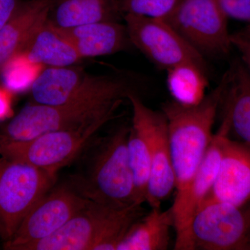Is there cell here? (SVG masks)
<instances>
[{
	"instance_id": "obj_22",
	"label": "cell",
	"mask_w": 250,
	"mask_h": 250,
	"mask_svg": "<svg viewBox=\"0 0 250 250\" xmlns=\"http://www.w3.org/2000/svg\"><path fill=\"white\" fill-rule=\"evenodd\" d=\"M129 165L134 178L136 198L140 205L146 202L152 169L150 148L142 128L132 121L127 139Z\"/></svg>"
},
{
	"instance_id": "obj_9",
	"label": "cell",
	"mask_w": 250,
	"mask_h": 250,
	"mask_svg": "<svg viewBox=\"0 0 250 250\" xmlns=\"http://www.w3.org/2000/svg\"><path fill=\"white\" fill-rule=\"evenodd\" d=\"M130 42L159 68L166 70L187 62L205 67L203 56L195 50L165 20L125 15Z\"/></svg>"
},
{
	"instance_id": "obj_7",
	"label": "cell",
	"mask_w": 250,
	"mask_h": 250,
	"mask_svg": "<svg viewBox=\"0 0 250 250\" xmlns=\"http://www.w3.org/2000/svg\"><path fill=\"white\" fill-rule=\"evenodd\" d=\"M228 19L216 0H181L165 21L204 57H222L232 47Z\"/></svg>"
},
{
	"instance_id": "obj_2",
	"label": "cell",
	"mask_w": 250,
	"mask_h": 250,
	"mask_svg": "<svg viewBox=\"0 0 250 250\" xmlns=\"http://www.w3.org/2000/svg\"><path fill=\"white\" fill-rule=\"evenodd\" d=\"M229 72L218 86L207 94L201 103L185 106L174 100L162 106L168 131L171 156L175 177V197L171 208L174 215L182 208L194 177L213 139V127L219 106L225 99Z\"/></svg>"
},
{
	"instance_id": "obj_25",
	"label": "cell",
	"mask_w": 250,
	"mask_h": 250,
	"mask_svg": "<svg viewBox=\"0 0 250 250\" xmlns=\"http://www.w3.org/2000/svg\"><path fill=\"white\" fill-rule=\"evenodd\" d=\"M231 42L232 47L239 52L241 61L250 76V25L231 34Z\"/></svg>"
},
{
	"instance_id": "obj_14",
	"label": "cell",
	"mask_w": 250,
	"mask_h": 250,
	"mask_svg": "<svg viewBox=\"0 0 250 250\" xmlns=\"http://www.w3.org/2000/svg\"><path fill=\"white\" fill-rule=\"evenodd\" d=\"M52 1H19L12 17L0 29V71L47 22Z\"/></svg>"
},
{
	"instance_id": "obj_3",
	"label": "cell",
	"mask_w": 250,
	"mask_h": 250,
	"mask_svg": "<svg viewBox=\"0 0 250 250\" xmlns=\"http://www.w3.org/2000/svg\"><path fill=\"white\" fill-rule=\"evenodd\" d=\"M129 127L121 126L95 141L83 172L69 182L82 197L116 209L142 205L136 198L128 158Z\"/></svg>"
},
{
	"instance_id": "obj_18",
	"label": "cell",
	"mask_w": 250,
	"mask_h": 250,
	"mask_svg": "<svg viewBox=\"0 0 250 250\" xmlns=\"http://www.w3.org/2000/svg\"><path fill=\"white\" fill-rule=\"evenodd\" d=\"M172 208L163 210L152 208L129 229L116 250H166L170 243V231L174 229Z\"/></svg>"
},
{
	"instance_id": "obj_15",
	"label": "cell",
	"mask_w": 250,
	"mask_h": 250,
	"mask_svg": "<svg viewBox=\"0 0 250 250\" xmlns=\"http://www.w3.org/2000/svg\"><path fill=\"white\" fill-rule=\"evenodd\" d=\"M52 27L71 44L81 59L117 53L123 50L130 42L126 27L117 21L90 23L70 28Z\"/></svg>"
},
{
	"instance_id": "obj_13",
	"label": "cell",
	"mask_w": 250,
	"mask_h": 250,
	"mask_svg": "<svg viewBox=\"0 0 250 250\" xmlns=\"http://www.w3.org/2000/svg\"><path fill=\"white\" fill-rule=\"evenodd\" d=\"M228 136L224 138L216 180L204 203L219 202L241 206L250 200V147L231 141Z\"/></svg>"
},
{
	"instance_id": "obj_27",
	"label": "cell",
	"mask_w": 250,
	"mask_h": 250,
	"mask_svg": "<svg viewBox=\"0 0 250 250\" xmlns=\"http://www.w3.org/2000/svg\"><path fill=\"white\" fill-rule=\"evenodd\" d=\"M10 110L9 96L5 90L0 89V119L8 115Z\"/></svg>"
},
{
	"instance_id": "obj_5",
	"label": "cell",
	"mask_w": 250,
	"mask_h": 250,
	"mask_svg": "<svg viewBox=\"0 0 250 250\" xmlns=\"http://www.w3.org/2000/svg\"><path fill=\"white\" fill-rule=\"evenodd\" d=\"M56 182V176L26 163L0 157V236H14L23 219Z\"/></svg>"
},
{
	"instance_id": "obj_17",
	"label": "cell",
	"mask_w": 250,
	"mask_h": 250,
	"mask_svg": "<svg viewBox=\"0 0 250 250\" xmlns=\"http://www.w3.org/2000/svg\"><path fill=\"white\" fill-rule=\"evenodd\" d=\"M121 0H53L47 22L58 28L117 21Z\"/></svg>"
},
{
	"instance_id": "obj_21",
	"label": "cell",
	"mask_w": 250,
	"mask_h": 250,
	"mask_svg": "<svg viewBox=\"0 0 250 250\" xmlns=\"http://www.w3.org/2000/svg\"><path fill=\"white\" fill-rule=\"evenodd\" d=\"M167 72V86L174 102L194 106L205 98L208 87L205 67L187 62L172 67Z\"/></svg>"
},
{
	"instance_id": "obj_6",
	"label": "cell",
	"mask_w": 250,
	"mask_h": 250,
	"mask_svg": "<svg viewBox=\"0 0 250 250\" xmlns=\"http://www.w3.org/2000/svg\"><path fill=\"white\" fill-rule=\"evenodd\" d=\"M108 122L85 127L50 131L26 141L0 139V156L26 163L53 176L76 159Z\"/></svg>"
},
{
	"instance_id": "obj_23",
	"label": "cell",
	"mask_w": 250,
	"mask_h": 250,
	"mask_svg": "<svg viewBox=\"0 0 250 250\" xmlns=\"http://www.w3.org/2000/svg\"><path fill=\"white\" fill-rule=\"evenodd\" d=\"M180 1L181 0H121V9L125 14L166 20Z\"/></svg>"
},
{
	"instance_id": "obj_19",
	"label": "cell",
	"mask_w": 250,
	"mask_h": 250,
	"mask_svg": "<svg viewBox=\"0 0 250 250\" xmlns=\"http://www.w3.org/2000/svg\"><path fill=\"white\" fill-rule=\"evenodd\" d=\"M18 55L32 65L49 67L70 66L82 59L71 44L47 21Z\"/></svg>"
},
{
	"instance_id": "obj_26",
	"label": "cell",
	"mask_w": 250,
	"mask_h": 250,
	"mask_svg": "<svg viewBox=\"0 0 250 250\" xmlns=\"http://www.w3.org/2000/svg\"><path fill=\"white\" fill-rule=\"evenodd\" d=\"M18 3V0H0V29L12 17Z\"/></svg>"
},
{
	"instance_id": "obj_10",
	"label": "cell",
	"mask_w": 250,
	"mask_h": 250,
	"mask_svg": "<svg viewBox=\"0 0 250 250\" xmlns=\"http://www.w3.org/2000/svg\"><path fill=\"white\" fill-rule=\"evenodd\" d=\"M89 201L69 183L52 188L29 210L12 238L4 242V249L24 250L51 236Z\"/></svg>"
},
{
	"instance_id": "obj_4",
	"label": "cell",
	"mask_w": 250,
	"mask_h": 250,
	"mask_svg": "<svg viewBox=\"0 0 250 250\" xmlns=\"http://www.w3.org/2000/svg\"><path fill=\"white\" fill-rule=\"evenodd\" d=\"M143 215L141 205L116 209L90 200L58 231L24 250H116Z\"/></svg>"
},
{
	"instance_id": "obj_11",
	"label": "cell",
	"mask_w": 250,
	"mask_h": 250,
	"mask_svg": "<svg viewBox=\"0 0 250 250\" xmlns=\"http://www.w3.org/2000/svg\"><path fill=\"white\" fill-rule=\"evenodd\" d=\"M128 100L132 106V121L142 128L150 148L152 169L146 202L151 208H161L175 189L167 121L162 111L148 107L134 92Z\"/></svg>"
},
{
	"instance_id": "obj_16",
	"label": "cell",
	"mask_w": 250,
	"mask_h": 250,
	"mask_svg": "<svg viewBox=\"0 0 250 250\" xmlns=\"http://www.w3.org/2000/svg\"><path fill=\"white\" fill-rule=\"evenodd\" d=\"M99 76L81 67H49L36 77L31 85L34 103L59 105L75 98L93 84Z\"/></svg>"
},
{
	"instance_id": "obj_24",
	"label": "cell",
	"mask_w": 250,
	"mask_h": 250,
	"mask_svg": "<svg viewBox=\"0 0 250 250\" xmlns=\"http://www.w3.org/2000/svg\"><path fill=\"white\" fill-rule=\"evenodd\" d=\"M228 18L248 23L250 25V0H216Z\"/></svg>"
},
{
	"instance_id": "obj_1",
	"label": "cell",
	"mask_w": 250,
	"mask_h": 250,
	"mask_svg": "<svg viewBox=\"0 0 250 250\" xmlns=\"http://www.w3.org/2000/svg\"><path fill=\"white\" fill-rule=\"evenodd\" d=\"M131 92L122 77L100 75L93 85L67 103L24 106L5 126L0 139L26 141L50 131L80 129L100 121L108 123L116 118Z\"/></svg>"
},
{
	"instance_id": "obj_20",
	"label": "cell",
	"mask_w": 250,
	"mask_h": 250,
	"mask_svg": "<svg viewBox=\"0 0 250 250\" xmlns=\"http://www.w3.org/2000/svg\"><path fill=\"white\" fill-rule=\"evenodd\" d=\"M226 113L229 121V132L250 147V76L241 59L229 67Z\"/></svg>"
},
{
	"instance_id": "obj_8",
	"label": "cell",
	"mask_w": 250,
	"mask_h": 250,
	"mask_svg": "<svg viewBox=\"0 0 250 250\" xmlns=\"http://www.w3.org/2000/svg\"><path fill=\"white\" fill-rule=\"evenodd\" d=\"M219 202H205L190 225L192 250L245 249L250 243V211Z\"/></svg>"
},
{
	"instance_id": "obj_12",
	"label": "cell",
	"mask_w": 250,
	"mask_h": 250,
	"mask_svg": "<svg viewBox=\"0 0 250 250\" xmlns=\"http://www.w3.org/2000/svg\"><path fill=\"white\" fill-rule=\"evenodd\" d=\"M227 116L225 115L218 132L213 134L211 143L190 184L182 208L174 215V250H192L190 225L194 215L209 195L216 180L223 157L224 138L229 134V121Z\"/></svg>"
}]
</instances>
